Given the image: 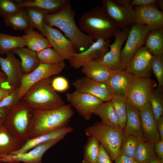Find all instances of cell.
<instances>
[{"label":"cell","mask_w":163,"mask_h":163,"mask_svg":"<svg viewBox=\"0 0 163 163\" xmlns=\"http://www.w3.org/2000/svg\"><path fill=\"white\" fill-rule=\"evenodd\" d=\"M75 12L72 8L70 1L67 0L59 11L46 14L44 22L51 27L59 28L66 37L72 43L77 51L82 52L88 49L95 41L94 38L79 29L75 21Z\"/></svg>","instance_id":"obj_1"},{"label":"cell","mask_w":163,"mask_h":163,"mask_svg":"<svg viewBox=\"0 0 163 163\" xmlns=\"http://www.w3.org/2000/svg\"><path fill=\"white\" fill-rule=\"evenodd\" d=\"M74 112L70 104L55 109L33 110L29 139L46 134L68 126Z\"/></svg>","instance_id":"obj_2"},{"label":"cell","mask_w":163,"mask_h":163,"mask_svg":"<svg viewBox=\"0 0 163 163\" xmlns=\"http://www.w3.org/2000/svg\"><path fill=\"white\" fill-rule=\"evenodd\" d=\"M79 29L94 39L104 40L114 37L120 29L115 21L101 7H96L85 12L78 22Z\"/></svg>","instance_id":"obj_3"},{"label":"cell","mask_w":163,"mask_h":163,"mask_svg":"<svg viewBox=\"0 0 163 163\" xmlns=\"http://www.w3.org/2000/svg\"><path fill=\"white\" fill-rule=\"evenodd\" d=\"M50 78L33 85L22 99L32 110H46L60 108L65 104L64 100L50 84Z\"/></svg>","instance_id":"obj_4"},{"label":"cell","mask_w":163,"mask_h":163,"mask_svg":"<svg viewBox=\"0 0 163 163\" xmlns=\"http://www.w3.org/2000/svg\"><path fill=\"white\" fill-rule=\"evenodd\" d=\"M32 111L22 99H20L12 107L3 124L12 136L23 143L29 139Z\"/></svg>","instance_id":"obj_5"},{"label":"cell","mask_w":163,"mask_h":163,"mask_svg":"<svg viewBox=\"0 0 163 163\" xmlns=\"http://www.w3.org/2000/svg\"><path fill=\"white\" fill-rule=\"evenodd\" d=\"M85 132L87 136H93L97 139L112 160H115L120 155L123 130L109 126L101 121H98L87 127Z\"/></svg>","instance_id":"obj_6"},{"label":"cell","mask_w":163,"mask_h":163,"mask_svg":"<svg viewBox=\"0 0 163 163\" xmlns=\"http://www.w3.org/2000/svg\"><path fill=\"white\" fill-rule=\"evenodd\" d=\"M131 0H103L102 7L122 30L135 23L136 13L131 5Z\"/></svg>","instance_id":"obj_7"},{"label":"cell","mask_w":163,"mask_h":163,"mask_svg":"<svg viewBox=\"0 0 163 163\" xmlns=\"http://www.w3.org/2000/svg\"><path fill=\"white\" fill-rule=\"evenodd\" d=\"M66 67L64 61L49 64L40 63L33 71L23 75L21 83L18 88L20 99H22L28 90L34 84L52 76L59 75Z\"/></svg>","instance_id":"obj_8"},{"label":"cell","mask_w":163,"mask_h":163,"mask_svg":"<svg viewBox=\"0 0 163 163\" xmlns=\"http://www.w3.org/2000/svg\"><path fill=\"white\" fill-rule=\"evenodd\" d=\"M157 83L151 78H136L129 87L125 96L139 110L149 102L152 90Z\"/></svg>","instance_id":"obj_9"},{"label":"cell","mask_w":163,"mask_h":163,"mask_svg":"<svg viewBox=\"0 0 163 163\" xmlns=\"http://www.w3.org/2000/svg\"><path fill=\"white\" fill-rule=\"evenodd\" d=\"M66 99L70 105L75 108L78 114L85 120H90L95 110L104 102L91 94L75 90L67 92Z\"/></svg>","instance_id":"obj_10"},{"label":"cell","mask_w":163,"mask_h":163,"mask_svg":"<svg viewBox=\"0 0 163 163\" xmlns=\"http://www.w3.org/2000/svg\"><path fill=\"white\" fill-rule=\"evenodd\" d=\"M150 30L145 24L135 23L130 27L126 43L121 51L120 58L122 62L126 64L142 46L145 37Z\"/></svg>","instance_id":"obj_11"},{"label":"cell","mask_w":163,"mask_h":163,"mask_svg":"<svg viewBox=\"0 0 163 163\" xmlns=\"http://www.w3.org/2000/svg\"><path fill=\"white\" fill-rule=\"evenodd\" d=\"M130 28L121 30L119 29L117 31L114 36V41L109 45V51L101 59L103 62L112 71H123L126 69V64L121 61L120 55L121 47L126 40Z\"/></svg>","instance_id":"obj_12"},{"label":"cell","mask_w":163,"mask_h":163,"mask_svg":"<svg viewBox=\"0 0 163 163\" xmlns=\"http://www.w3.org/2000/svg\"><path fill=\"white\" fill-rule=\"evenodd\" d=\"M110 40H104L98 38L86 50L73 54L69 61L70 66L75 69L82 67L91 61L103 58L109 51Z\"/></svg>","instance_id":"obj_13"},{"label":"cell","mask_w":163,"mask_h":163,"mask_svg":"<svg viewBox=\"0 0 163 163\" xmlns=\"http://www.w3.org/2000/svg\"><path fill=\"white\" fill-rule=\"evenodd\" d=\"M61 140L58 139L46 142L22 154L0 155V163H42V158L45 153Z\"/></svg>","instance_id":"obj_14"},{"label":"cell","mask_w":163,"mask_h":163,"mask_svg":"<svg viewBox=\"0 0 163 163\" xmlns=\"http://www.w3.org/2000/svg\"><path fill=\"white\" fill-rule=\"evenodd\" d=\"M73 85L76 91L91 94L105 102L111 101L115 94L106 83L86 76L77 79Z\"/></svg>","instance_id":"obj_15"},{"label":"cell","mask_w":163,"mask_h":163,"mask_svg":"<svg viewBox=\"0 0 163 163\" xmlns=\"http://www.w3.org/2000/svg\"><path fill=\"white\" fill-rule=\"evenodd\" d=\"M45 36L50 45L59 54L69 61L73 54L78 53L72 43L58 30L49 26L44 22Z\"/></svg>","instance_id":"obj_16"},{"label":"cell","mask_w":163,"mask_h":163,"mask_svg":"<svg viewBox=\"0 0 163 163\" xmlns=\"http://www.w3.org/2000/svg\"><path fill=\"white\" fill-rule=\"evenodd\" d=\"M152 55L145 46H142L126 64L125 70L136 78H151L152 72L151 66Z\"/></svg>","instance_id":"obj_17"},{"label":"cell","mask_w":163,"mask_h":163,"mask_svg":"<svg viewBox=\"0 0 163 163\" xmlns=\"http://www.w3.org/2000/svg\"><path fill=\"white\" fill-rule=\"evenodd\" d=\"M133 8L136 13L135 23L146 25L150 30L163 27V12L158 9L157 3Z\"/></svg>","instance_id":"obj_18"},{"label":"cell","mask_w":163,"mask_h":163,"mask_svg":"<svg viewBox=\"0 0 163 163\" xmlns=\"http://www.w3.org/2000/svg\"><path fill=\"white\" fill-rule=\"evenodd\" d=\"M5 58L0 55V65L7 78L6 82L11 85L19 87L24 74L21 62L11 51L7 52Z\"/></svg>","instance_id":"obj_19"},{"label":"cell","mask_w":163,"mask_h":163,"mask_svg":"<svg viewBox=\"0 0 163 163\" xmlns=\"http://www.w3.org/2000/svg\"><path fill=\"white\" fill-rule=\"evenodd\" d=\"M143 140L154 144L160 139L157 121L149 102L140 110Z\"/></svg>","instance_id":"obj_20"},{"label":"cell","mask_w":163,"mask_h":163,"mask_svg":"<svg viewBox=\"0 0 163 163\" xmlns=\"http://www.w3.org/2000/svg\"><path fill=\"white\" fill-rule=\"evenodd\" d=\"M73 131L72 127L66 126L46 134L29 139L23 144L19 149L10 155H16L26 152L39 144L50 140H62L67 134Z\"/></svg>","instance_id":"obj_21"},{"label":"cell","mask_w":163,"mask_h":163,"mask_svg":"<svg viewBox=\"0 0 163 163\" xmlns=\"http://www.w3.org/2000/svg\"><path fill=\"white\" fill-rule=\"evenodd\" d=\"M136 78L126 70L112 71L106 83L115 94L125 95L129 86Z\"/></svg>","instance_id":"obj_22"},{"label":"cell","mask_w":163,"mask_h":163,"mask_svg":"<svg viewBox=\"0 0 163 163\" xmlns=\"http://www.w3.org/2000/svg\"><path fill=\"white\" fill-rule=\"evenodd\" d=\"M127 115L123 131L143 139L140 110L126 100Z\"/></svg>","instance_id":"obj_23"},{"label":"cell","mask_w":163,"mask_h":163,"mask_svg":"<svg viewBox=\"0 0 163 163\" xmlns=\"http://www.w3.org/2000/svg\"><path fill=\"white\" fill-rule=\"evenodd\" d=\"M101 59L86 63L82 67V72L86 76L91 79L106 83L112 71L107 67Z\"/></svg>","instance_id":"obj_24"},{"label":"cell","mask_w":163,"mask_h":163,"mask_svg":"<svg viewBox=\"0 0 163 163\" xmlns=\"http://www.w3.org/2000/svg\"><path fill=\"white\" fill-rule=\"evenodd\" d=\"M67 0H14L20 8L33 7L44 10L50 13L59 11Z\"/></svg>","instance_id":"obj_25"},{"label":"cell","mask_w":163,"mask_h":163,"mask_svg":"<svg viewBox=\"0 0 163 163\" xmlns=\"http://www.w3.org/2000/svg\"><path fill=\"white\" fill-rule=\"evenodd\" d=\"M11 51L17 54L21 59V68L24 74L30 73L40 63L37 53L27 48H17Z\"/></svg>","instance_id":"obj_26"},{"label":"cell","mask_w":163,"mask_h":163,"mask_svg":"<svg viewBox=\"0 0 163 163\" xmlns=\"http://www.w3.org/2000/svg\"><path fill=\"white\" fill-rule=\"evenodd\" d=\"M33 28L30 26L22 37L27 48L36 53L48 48L50 44L47 39Z\"/></svg>","instance_id":"obj_27"},{"label":"cell","mask_w":163,"mask_h":163,"mask_svg":"<svg viewBox=\"0 0 163 163\" xmlns=\"http://www.w3.org/2000/svg\"><path fill=\"white\" fill-rule=\"evenodd\" d=\"M93 114L98 116L101 122L107 126L120 129L117 114L110 101L104 102L100 104L95 110Z\"/></svg>","instance_id":"obj_28"},{"label":"cell","mask_w":163,"mask_h":163,"mask_svg":"<svg viewBox=\"0 0 163 163\" xmlns=\"http://www.w3.org/2000/svg\"><path fill=\"white\" fill-rule=\"evenodd\" d=\"M23 143L12 136L3 125L0 127V155H10L17 151Z\"/></svg>","instance_id":"obj_29"},{"label":"cell","mask_w":163,"mask_h":163,"mask_svg":"<svg viewBox=\"0 0 163 163\" xmlns=\"http://www.w3.org/2000/svg\"><path fill=\"white\" fill-rule=\"evenodd\" d=\"M144 44L152 55L163 54V27L150 30L145 37Z\"/></svg>","instance_id":"obj_30"},{"label":"cell","mask_w":163,"mask_h":163,"mask_svg":"<svg viewBox=\"0 0 163 163\" xmlns=\"http://www.w3.org/2000/svg\"><path fill=\"white\" fill-rule=\"evenodd\" d=\"M154 146V144L142 140L135 152L134 160L138 163H149L158 159Z\"/></svg>","instance_id":"obj_31"},{"label":"cell","mask_w":163,"mask_h":163,"mask_svg":"<svg viewBox=\"0 0 163 163\" xmlns=\"http://www.w3.org/2000/svg\"><path fill=\"white\" fill-rule=\"evenodd\" d=\"M24 8L26 11L30 26L37 29L42 35L45 36L44 18L46 14L50 13L47 11L36 8L27 7Z\"/></svg>","instance_id":"obj_32"},{"label":"cell","mask_w":163,"mask_h":163,"mask_svg":"<svg viewBox=\"0 0 163 163\" xmlns=\"http://www.w3.org/2000/svg\"><path fill=\"white\" fill-rule=\"evenodd\" d=\"M142 140L135 136L126 133L123 131L120 155H124L133 158L137 147Z\"/></svg>","instance_id":"obj_33"},{"label":"cell","mask_w":163,"mask_h":163,"mask_svg":"<svg viewBox=\"0 0 163 163\" xmlns=\"http://www.w3.org/2000/svg\"><path fill=\"white\" fill-rule=\"evenodd\" d=\"M25 46L22 37L13 36L0 33V55L15 48L24 47Z\"/></svg>","instance_id":"obj_34"},{"label":"cell","mask_w":163,"mask_h":163,"mask_svg":"<svg viewBox=\"0 0 163 163\" xmlns=\"http://www.w3.org/2000/svg\"><path fill=\"white\" fill-rule=\"evenodd\" d=\"M126 98L125 95L115 94L110 101L117 117L120 128L123 130L126 118Z\"/></svg>","instance_id":"obj_35"},{"label":"cell","mask_w":163,"mask_h":163,"mask_svg":"<svg viewBox=\"0 0 163 163\" xmlns=\"http://www.w3.org/2000/svg\"><path fill=\"white\" fill-rule=\"evenodd\" d=\"M100 144L98 140L94 137H88L84 148L83 163H96Z\"/></svg>","instance_id":"obj_36"},{"label":"cell","mask_w":163,"mask_h":163,"mask_svg":"<svg viewBox=\"0 0 163 163\" xmlns=\"http://www.w3.org/2000/svg\"><path fill=\"white\" fill-rule=\"evenodd\" d=\"M6 25L15 30H25L30 27L24 8H21L18 13L5 19Z\"/></svg>","instance_id":"obj_37"},{"label":"cell","mask_w":163,"mask_h":163,"mask_svg":"<svg viewBox=\"0 0 163 163\" xmlns=\"http://www.w3.org/2000/svg\"><path fill=\"white\" fill-rule=\"evenodd\" d=\"M149 103L157 121L163 113V89L158 87L153 88L150 95Z\"/></svg>","instance_id":"obj_38"},{"label":"cell","mask_w":163,"mask_h":163,"mask_svg":"<svg viewBox=\"0 0 163 163\" xmlns=\"http://www.w3.org/2000/svg\"><path fill=\"white\" fill-rule=\"evenodd\" d=\"M40 63L53 64L65 60L64 57L53 49L49 47L37 53Z\"/></svg>","instance_id":"obj_39"},{"label":"cell","mask_w":163,"mask_h":163,"mask_svg":"<svg viewBox=\"0 0 163 163\" xmlns=\"http://www.w3.org/2000/svg\"><path fill=\"white\" fill-rule=\"evenodd\" d=\"M151 66L152 72L157 80L158 87L163 88V54L152 55Z\"/></svg>","instance_id":"obj_40"},{"label":"cell","mask_w":163,"mask_h":163,"mask_svg":"<svg viewBox=\"0 0 163 163\" xmlns=\"http://www.w3.org/2000/svg\"><path fill=\"white\" fill-rule=\"evenodd\" d=\"M21 8L11 0H0V15L5 19L18 12Z\"/></svg>","instance_id":"obj_41"},{"label":"cell","mask_w":163,"mask_h":163,"mask_svg":"<svg viewBox=\"0 0 163 163\" xmlns=\"http://www.w3.org/2000/svg\"><path fill=\"white\" fill-rule=\"evenodd\" d=\"M51 86L56 91H64L69 88V85L67 80L62 76H58L54 78L51 83Z\"/></svg>","instance_id":"obj_42"},{"label":"cell","mask_w":163,"mask_h":163,"mask_svg":"<svg viewBox=\"0 0 163 163\" xmlns=\"http://www.w3.org/2000/svg\"><path fill=\"white\" fill-rule=\"evenodd\" d=\"M16 87L13 92L0 102V108L13 106L20 99L18 88Z\"/></svg>","instance_id":"obj_43"},{"label":"cell","mask_w":163,"mask_h":163,"mask_svg":"<svg viewBox=\"0 0 163 163\" xmlns=\"http://www.w3.org/2000/svg\"><path fill=\"white\" fill-rule=\"evenodd\" d=\"M112 160L103 146L100 144L96 163H112Z\"/></svg>","instance_id":"obj_44"},{"label":"cell","mask_w":163,"mask_h":163,"mask_svg":"<svg viewBox=\"0 0 163 163\" xmlns=\"http://www.w3.org/2000/svg\"><path fill=\"white\" fill-rule=\"evenodd\" d=\"M17 87L9 85L7 82L0 87V102L11 94Z\"/></svg>","instance_id":"obj_45"},{"label":"cell","mask_w":163,"mask_h":163,"mask_svg":"<svg viewBox=\"0 0 163 163\" xmlns=\"http://www.w3.org/2000/svg\"><path fill=\"white\" fill-rule=\"evenodd\" d=\"M157 0H132L131 2V5L134 6H142L155 4Z\"/></svg>","instance_id":"obj_46"},{"label":"cell","mask_w":163,"mask_h":163,"mask_svg":"<svg viewBox=\"0 0 163 163\" xmlns=\"http://www.w3.org/2000/svg\"><path fill=\"white\" fill-rule=\"evenodd\" d=\"M154 148L158 158L163 161V140L160 139L155 143Z\"/></svg>","instance_id":"obj_47"},{"label":"cell","mask_w":163,"mask_h":163,"mask_svg":"<svg viewBox=\"0 0 163 163\" xmlns=\"http://www.w3.org/2000/svg\"><path fill=\"white\" fill-rule=\"evenodd\" d=\"M13 106L0 108V127L3 125L9 111Z\"/></svg>","instance_id":"obj_48"},{"label":"cell","mask_w":163,"mask_h":163,"mask_svg":"<svg viewBox=\"0 0 163 163\" xmlns=\"http://www.w3.org/2000/svg\"><path fill=\"white\" fill-rule=\"evenodd\" d=\"M115 161V163H133L135 160L132 158L120 155Z\"/></svg>","instance_id":"obj_49"},{"label":"cell","mask_w":163,"mask_h":163,"mask_svg":"<svg viewBox=\"0 0 163 163\" xmlns=\"http://www.w3.org/2000/svg\"><path fill=\"white\" fill-rule=\"evenodd\" d=\"M157 124L160 139L163 140V115L157 120Z\"/></svg>","instance_id":"obj_50"},{"label":"cell","mask_w":163,"mask_h":163,"mask_svg":"<svg viewBox=\"0 0 163 163\" xmlns=\"http://www.w3.org/2000/svg\"><path fill=\"white\" fill-rule=\"evenodd\" d=\"M157 5L158 8H159L163 11V0H157Z\"/></svg>","instance_id":"obj_51"},{"label":"cell","mask_w":163,"mask_h":163,"mask_svg":"<svg viewBox=\"0 0 163 163\" xmlns=\"http://www.w3.org/2000/svg\"><path fill=\"white\" fill-rule=\"evenodd\" d=\"M6 77L0 78V87L5 83L7 82Z\"/></svg>","instance_id":"obj_52"},{"label":"cell","mask_w":163,"mask_h":163,"mask_svg":"<svg viewBox=\"0 0 163 163\" xmlns=\"http://www.w3.org/2000/svg\"><path fill=\"white\" fill-rule=\"evenodd\" d=\"M149 163H163V161L158 158L152 161Z\"/></svg>","instance_id":"obj_53"},{"label":"cell","mask_w":163,"mask_h":163,"mask_svg":"<svg viewBox=\"0 0 163 163\" xmlns=\"http://www.w3.org/2000/svg\"><path fill=\"white\" fill-rule=\"evenodd\" d=\"M6 77L5 74L2 71H0V78Z\"/></svg>","instance_id":"obj_54"},{"label":"cell","mask_w":163,"mask_h":163,"mask_svg":"<svg viewBox=\"0 0 163 163\" xmlns=\"http://www.w3.org/2000/svg\"><path fill=\"white\" fill-rule=\"evenodd\" d=\"M133 163H138V162H136V161H134L133 162Z\"/></svg>","instance_id":"obj_55"},{"label":"cell","mask_w":163,"mask_h":163,"mask_svg":"<svg viewBox=\"0 0 163 163\" xmlns=\"http://www.w3.org/2000/svg\"><path fill=\"white\" fill-rule=\"evenodd\" d=\"M20 163L19 162V163ZM22 163H25L23 162Z\"/></svg>","instance_id":"obj_56"}]
</instances>
